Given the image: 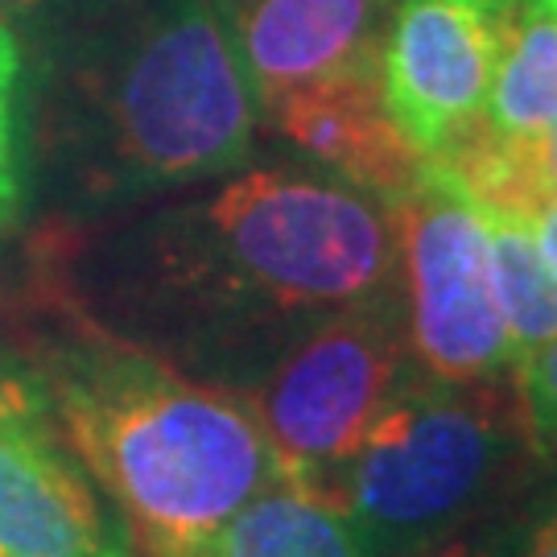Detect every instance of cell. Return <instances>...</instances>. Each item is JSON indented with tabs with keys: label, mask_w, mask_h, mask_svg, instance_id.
<instances>
[{
	"label": "cell",
	"mask_w": 557,
	"mask_h": 557,
	"mask_svg": "<svg viewBox=\"0 0 557 557\" xmlns=\"http://www.w3.org/2000/svg\"><path fill=\"white\" fill-rule=\"evenodd\" d=\"M34 50L25 178L62 220L244 170L257 100L211 0H103Z\"/></svg>",
	"instance_id": "obj_2"
},
{
	"label": "cell",
	"mask_w": 557,
	"mask_h": 557,
	"mask_svg": "<svg viewBox=\"0 0 557 557\" xmlns=\"http://www.w3.org/2000/svg\"><path fill=\"white\" fill-rule=\"evenodd\" d=\"M0 557H128L34 376L0 368Z\"/></svg>",
	"instance_id": "obj_8"
},
{
	"label": "cell",
	"mask_w": 557,
	"mask_h": 557,
	"mask_svg": "<svg viewBox=\"0 0 557 557\" xmlns=\"http://www.w3.org/2000/svg\"><path fill=\"white\" fill-rule=\"evenodd\" d=\"M418 372L393 289L301 331L244 388V400L285 479L322 492Z\"/></svg>",
	"instance_id": "obj_5"
},
{
	"label": "cell",
	"mask_w": 557,
	"mask_h": 557,
	"mask_svg": "<svg viewBox=\"0 0 557 557\" xmlns=\"http://www.w3.org/2000/svg\"><path fill=\"white\" fill-rule=\"evenodd\" d=\"M557 116V0H512L487 108L475 133L529 140Z\"/></svg>",
	"instance_id": "obj_12"
},
{
	"label": "cell",
	"mask_w": 557,
	"mask_h": 557,
	"mask_svg": "<svg viewBox=\"0 0 557 557\" xmlns=\"http://www.w3.org/2000/svg\"><path fill=\"white\" fill-rule=\"evenodd\" d=\"M13 359L79 467L112 499L128 557H178L285 479L244 393L182 372L87 319L41 236L25 248Z\"/></svg>",
	"instance_id": "obj_3"
},
{
	"label": "cell",
	"mask_w": 557,
	"mask_h": 557,
	"mask_svg": "<svg viewBox=\"0 0 557 557\" xmlns=\"http://www.w3.org/2000/svg\"><path fill=\"white\" fill-rule=\"evenodd\" d=\"M260 116L289 145H298L319 170L384 207L413 190L430 165L388 112L376 66L294 87L260 108Z\"/></svg>",
	"instance_id": "obj_10"
},
{
	"label": "cell",
	"mask_w": 557,
	"mask_h": 557,
	"mask_svg": "<svg viewBox=\"0 0 557 557\" xmlns=\"http://www.w3.org/2000/svg\"><path fill=\"white\" fill-rule=\"evenodd\" d=\"M257 112L343 71L380 62L393 0H211Z\"/></svg>",
	"instance_id": "obj_9"
},
{
	"label": "cell",
	"mask_w": 557,
	"mask_h": 557,
	"mask_svg": "<svg viewBox=\"0 0 557 557\" xmlns=\"http://www.w3.org/2000/svg\"><path fill=\"white\" fill-rule=\"evenodd\" d=\"M512 393L537 462L557 467V335L524 351L512 368Z\"/></svg>",
	"instance_id": "obj_15"
},
{
	"label": "cell",
	"mask_w": 557,
	"mask_h": 557,
	"mask_svg": "<svg viewBox=\"0 0 557 557\" xmlns=\"http://www.w3.org/2000/svg\"><path fill=\"white\" fill-rule=\"evenodd\" d=\"M533 236H537V248H541V257H545V264L557 273V199L533 220Z\"/></svg>",
	"instance_id": "obj_20"
},
{
	"label": "cell",
	"mask_w": 557,
	"mask_h": 557,
	"mask_svg": "<svg viewBox=\"0 0 557 557\" xmlns=\"http://www.w3.org/2000/svg\"><path fill=\"white\" fill-rule=\"evenodd\" d=\"M504 557H557V487L537 492L520 512H508Z\"/></svg>",
	"instance_id": "obj_16"
},
{
	"label": "cell",
	"mask_w": 557,
	"mask_h": 557,
	"mask_svg": "<svg viewBox=\"0 0 557 557\" xmlns=\"http://www.w3.org/2000/svg\"><path fill=\"white\" fill-rule=\"evenodd\" d=\"M388 220L405 335L421 372L455 384L512 376L517 356L492 294L483 207L430 161L418 186L388 202Z\"/></svg>",
	"instance_id": "obj_6"
},
{
	"label": "cell",
	"mask_w": 557,
	"mask_h": 557,
	"mask_svg": "<svg viewBox=\"0 0 557 557\" xmlns=\"http://www.w3.org/2000/svg\"><path fill=\"white\" fill-rule=\"evenodd\" d=\"M533 467L512 376L455 384L418 372L319 496L376 557H405L508 512Z\"/></svg>",
	"instance_id": "obj_4"
},
{
	"label": "cell",
	"mask_w": 557,
	"mask_h": 557,
	"mask_svg": "<svg viewBox=\"0 0 557 557\" xmlns=\"http://www.w3.org/2000/svg\"><path fill=\"white\" fill-rule=\"evenodd\" d=\"M487 220V260H492V294H496L504 335L512 356L533 351L557 335V273L545 264L533 236V223L499 215L483 207Z\"/></svg>",
	"instance_id": "obj_13"
},
{
	"label": "cell",
	"mask_w": 557,
	"mask_h": 557,
	"mask_svg": "<svg viewBox=\"0 0 557 557\" xmlns=\"http://www.w3.org/2000/svg\"><path fill=\"white\" fill-rule=\"evenodd\" d=\"M25 186V54L0 25V236L21 223Z\"/></svg>",
	"instance_id": "obj_14"
},
{
	"label": "cell",
	"mask_w": 557,
	"mask_h": 557,
	"mask_svg": "<svg viewBox=\"0 0 557 557\" xmlns=\"http://www.w3.org/2000/svg\"><path fill=\"white\" fill-rule=\"evenodd\" d=\"M178 557H376L335 504L281 479Z\"/></svg>",
	"instance_id": "obj_11"
},
{
	"label": "cell",
	"mask_w": 557,
	"mask_h": 557,
	"mask_svg": "<svg viewBox=\"0 0 557 557\" xmlns=\"http://www.w3.org/2000/svg\"><path fill=\"white\" fill-rule=\"evenodd\" d=\"M38 236L87 319L236 393L314 322L397 289L388 207L306 165L232 170L116 227Z\"/></svg>",
	"instance_id": "obj_1"
},
{
	"label": "cell",
	"mask_w": 557,
	"mask_h": 557,
	"mask_svg": "<svg viewBox=\"0 0 557 557\" xmlns=\"http://www.w3.org/2000/svg\"><path fill=\"white\" fill-rule=\"evenodd\" d=\"M512 512V508H508ZM508 512H496L487 520H475L450 537H438L405 557H504V533H508Z\"/></svg>",
	"instance_id": "obj_18"
},
{
	"label": "cell",
	"mask_w": 557,
	"mask_h": 557,
	"mask_svg": "<svg viewBox=\"0 0 557 557\" xmlns=\"http://www.w3.org/2000/svg\"><path fill=\"white\" fill-rule=\"evenodd\" d=\"M96 4H103V0H0V25L17 41L25 38L34 46L83 13H91Z\"/></svg>",
	"instance_id": "obj_17"
},
{
	"label": "cell",
	"mask_w": 557,
	"mask_h": 557,
	"mask_svg": "<svg viewBox=\"0 0 557 557\" xmlns=\"http://www.w3.org/2000/svg\"><path fill=\"white\" fill-rule=\"evenodd\" d=\"M25 269H29V257L21 260V281L9 285L4 260H0V368L13 359V319H17V301H21V289H25Z\"/></svg>",
	"instance_id": "obj_19"
},
{
	"label": "cell",
	"mask_w": 557,
	"mask_h": 557,
	"mask_svg": "<svg viewBox=\"0 0 557 557\" xmlns=\"http://www.w3.org/2000/svg\"><path fill=\"white\" fill-rule=\"evenodd\" d=\"M512 0H393L380 38V91L425 161L471 137L487 108Z\"/></svg>",
	"instance_id": "obj_7"
}]
</instances>
